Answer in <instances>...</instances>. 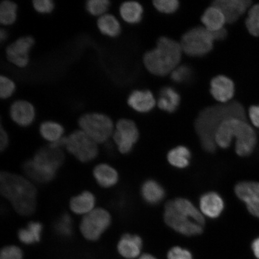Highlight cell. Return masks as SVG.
Listing matches in <instances>:
<instances>
[{
	"label": "cell",
	"mask_w": 259,
	"mask_h": 259,
	"mask_svg": "<svg viewBox=\"0 0 259 259\" xmlns=\"http://www.w3.org/2000/svg\"><path fill=\"white\" fill-rule=\"evenodd\" d=\"M213 41L212 32L199 26L185 32L181 38L180 45L187 56L202 57L212 50Z\"/></svg>",
	"instance_id": "8"
},
{
	"label": "cell",
	"mask_w": 259,
	"mask_h": 259,
	"mask_svg": "<svg viewBox=\"0 0 259 259\" xmlns=\"http://www.w3.org/2000/svg\"><path fill=\"white\" fill-rule=\"evenodd\" d=\"M32 6L38 14H49L54 11L55 4L52 0H34Z\"/></svg>",
	"instance_id": "38"
},
{
	"label": "cell",
	"mask_w": 259,
	"mask_h": 259,
	"mask_svg": "<svg viewBox=\"0 0 259 259\" xmlns=\"http://www.w3.org/2000/svg\"><path fill=\"white\" fill-rule=\"evenodd\" d=\"M16 90V85L14 80L8 76H0V97L3 100H6L14 95Z\"/></svg>",
	"instance_id": "36"
},
{
	"label": "cell",
	"mask_w": 259,
	"mask_h": 259,
	"mask_svg": "<svg viewBox=\"0 0 259 259\" xmlns=\"http://www.w3.org/2000/svg\"><path fill=\"white\" fill-rule=\"evenodd\" d=\"M119 12L123 21L128 24L134 25L139 24L142 21L144 8L137 2H125L121 5Z\"/></svg>",
	"instance_id": "25"
},
{
	"label": "cell",
	"mask_w": 259,
	"mask_h": 259,
	"mask_svg": "<svg viewBox=\"0 0 259 259\" xmlns=\"http://www.w3.org/2000/svg\"><path fill=\"white\" fill-rule=\"evenodd\" d=\"M112 218L109 210L98 207L82 217L79 223L81 235L87 241H98L112 225Z\"/></svg>",
	"instance_id": "10"
},
{
	"label": "cell",
	"mask_w": 259,
	"mask_h": 259,
	"mask_svg": "<svg viewBox=\"0 0 259 259\" xmlns=\"http://www.w3.org/2000/svg\"><path fill=\"white\" fill-rule=\"evenodd\" d=\"M96 203L95 194L90 191L85 190L71 197L69 208L74 214L83 217L97 208Z\"/></svg>",
	"instance_id": "19"
},
{
	"label": "cell",
	"mask_w": 259,
	"mask_h": 259,
	"mask_svg": "<svg viewBox=\"0 0 259 259\" xmlns=\"http://www.w3.org/2000/svg\"><path fill=\"white\" fill-rule=\"evenodd\" d=\"M235 193L245 204L248 212L259 218V183L242 181L235 186Z\"/></svg>",
	"instance_id": "13"
},
{
	"label": "cell",
	"mask_w": 259,
	"mask_h": 259,
	"mask_svg": "<svg viewBox=\"0 0 259 259\" xmlns=\"http://www.w3.org/2000/svg\"><path fill=\"white\" fill-rule=\"evenodd\" d=\"M181 103V96L172 87H164L160 90L157 105L162 111L172 113L177 111Z\"/></svg>",
	"instance_id": "23"
},
{
	"label": "cell",
	"mask_w": 259,
	"mask_h": 259,
	"mask_svg": "<svg viewBox=\"0 0 259 259\" xmlns=\"http://www.w3.org/2000/svg\"><path fill=\"white\" fill-rule=\"evenodd\" d=\"M128 105L136 112L146 113L150 112L156 105L153 94L151 91L135 90L127 99Z\"/></svg>",
	"instance_id": "20"
},
{
	"label": "cell",
	"mask_w": 259,
	"mask_h": 259,
	"mask_svg": "<svg viewBox=\"0 0 259 259\" xmlns=\"http://www.w3.org/2000/svg\"><path fill=\"white\" fill-rule=\"evenodd\" d=\"M192 159V153L186 146L179 145L168 152L167 160L171 166L177 169H186Z\"/></svg>",
	"instance_id": "26"
},
{
	"label": "cell",
	"mask_w": 259,
	"mask_h": 259,
	"mask_svg": "<svg viewBox=\"0 0 259 259\" xmlns=\"http://www.w3.org/2000/svg\"><path fill=\"white\" fill-rule=\"evenodd\" d=\"M163 219L170 228L186 236L202 234L205 228V218L199 209L190 200L183 197H178L166 203Z\"/></svg>",
	"instance_id": "3"
},
{
	"label": "cell",
	"mask_w": 259,
	"mask_h": 259,
	"mask_svg": "<svg viewBox=\"0 0 259 259\" xmlns=\"http://www.w3.org/2000/svg\"><path fill=\"white\" fill-rule=\"evenodd\" d=\"M54 230L58 235L69 238L73 232V220L69 213H64L54 222Z\"/></svg>",
	"instance_id": "31"
},
{
	"label": "cell",
	"mask_w": 259,
	"mask_h": 259,
	"mask_svg": "<svg viewBox=\"0 0 259 259\" xmlns=\"http://www.w3.org/2000/svg\"><path fill=\"white\" fill-rule=\"evenodd\" d=\"M0 192L19 215L31 216L36 210L37 188L28 178L9 171H2Z\"/></svg>",
	"instance_id": "2"
},
{
	"label": "cell",
	"mask_w": 259,
	"mask_h": 259,
	"mask_svg": "<svg viewBox=\"0 0 259 259\" xmlns=\"http://www.w3.org/2000/svg\"><path fill=\"white\" fill-rule=\"evenodd\" d=\"M80 131L98 144H106L112 137L115 125L112 119L104 113L90 112L78 119Z\"/></svg>",
	"instance_id": "7"
},
{
	"label": "cell",
	"mask_w": 259,
	"mask_h": 259,
	"mask_svg": "<svg viewBox=\"0 0 259 259\" xmlns=\"http://www.w3.org/2000/svg\"><path fill=\"white\" fill-rule=\"evenodd\" d=\"M251 3L250 0H217L212 5L221 10L226 23L234 24L251 8Z\"/></svg>",
	"instance_id": "15"
},
{
	"label": "cell",
	"mask_w": 259,
	"mask_h": 259,
	"mask_svg": "<svg viewBox=\"0 0 259 259\" xmlns=\"http://www.w3.org/2000/svg\"><path fill=\"white\" fill-rule=\"evenodd\" d=\"M235 92L234 82L228 76L219 75L210 81V93L213 99L225 104L231 102Z\"/></svg>",
	"instance_id": "16"
},
{
	"label": "cell",
	"mask_w": 259,
	"mask_h": 259,
	"mask_svg": "<svg viewBox=\"0 0 259 259\" xmlns=\"http://www.w3.org/2000/svg\"><path fill=\"white\" fill-rule=\"evenodd\" d=\"M93 177L97 185L105 189H111L119 182V175L112 165L100 163L93 168Z\"/></svg>",
	"instance_id": "18"
},
{
	"label": "cell",
	"mask_w": 259,
	"mask_h": 259,
	"mask_svg": "<svg viewBox=\"0 0 259 259\" xmlns=\"http://www.w3.org/2000/svg\"><path fill=\"white\" fill-rule=\"evenodd\" d=\"M38 132L41 137L47 141L49 145L56 143L65 137L63 126L54 121L48 120L41 122Z\"/></svg>",
	"instance_id": "28"
},
{
	"label": "cell",
	"mask_w": 259,
	"mask_h": 259,
	"mask_svg": "<svg viewBox=\"0 0 259 259\" xmlns=\"http://www.w3.org/2000/svg\"><path fill=\"white\" fill-rule=\"evenodd\" d=\"M8 37V33L5 29H1L0 30V40L2 42L5 41L6 39H7Z\"/></svg>",
	"instance_id": "44"
},
{
	"label": "cell",
	"mask_w": 259,
	"mask_h": 259,
	"mask_svg": "<svg viewBox=\"0 0 259 259\" xmlns=\"http://www.w3.org/2000/svg\"><path fill=\"white\" fill-rule=\"evenodd\" d=\"M24 254L18 246L10 245L2 248L0 259H23Z\"/></svg>",
	"instance_id": "37"
},
{
	"label": "cell",
	"mask_w": 259,
	"mask_h": 259,
	"mask_svg": "<svg viewBox=\"0 0 259 259\" xmlns=\"http://www.w3.org/2000/svg\"><path fill=\"white\" fill-rule=\"evenodd\" d=\"M153 6L157 11L164 14H172L178 11L180 3L177 0H155Z\"/></svg>",
	"instance_id": "35"
},
{
	"label": "cell",
	"mask_w": 259,
	"mask_h": 259,
	"mask_svg": "<svg viewBox=\"0 0 259 259\" xmlns=\"http://www.w3.org/2000/svg\"><path fill=\"white\" fill-rule=\"evenodd\" d=\"M192 69L186 65L179 66L170 73L171 80L178 83H187L192 78Z\"/></svg>",
	"instance_id": "34"
},
{
	"label": "cell",
	"mask_w": 259,
	"mask_h": 259,
	"mask_svg": "<svg viewBox=\"0 0 259 259\" xmlns=\"http://www.w3.org/2000/svg\"><path fill=\"white\" fill-rule=\"evenodd\" d=\"M18 5L11 0H4L0 4V23L9 26L17 19Z\"/></svg>",
	"instance_id": "30"
},
{
	"label": "cell",
	"mask_w": 259,
	"mask_h": 259,
	"mask_svg": "<svg viewBox=\"0 0 259 259\" xmlns=\"http://www.w3.org/2000/svg\"><path fill=\"white\" fill-rule=\"evenodd\" d=\"M248 115L252 125L259 128V105H253L248 110Z\"/></svg>",
	"instance_id": "40"
},
{
	"label": "cell",
	"mask_w": 259,
	"mask_h": 259,
	"mask_svg": "<svg viewBox=\"0 0 259 259\" xmlns=\"http://www.w3.org/2000/svg\"><path fill=\"white\" fill-rule=\"evenodd\" d=\"M229 118L246 121L247 115L241 103L230 102L225 104L206 107L200 111L194 121V129L204 150L209 153L215 151L214 137L217 130L223 121Z\"/></svg>",
	"instance_id": "1"
},
{
	"label": "cell",
	"mask_w": 259,
	"mask_h": 259,
	"mask_svg": "<svg viewBox=\"0 0 259 259\" xmlns=\"http://www.w3.org/2000/svg\"><path fill=\"white\" fill-rule=\"evenodd\" d=\"M183 53L180 43L169 37H161L156 47L145 54L144 64L154 75L165 76L179 66Z\"/></svg>",
	"instance_id": "6"
},
{
	"label": "cell",
	"mask_w": 259,
	"mask_h": 259,
	"mask_svg": "<svg viewBox=\"0 0 259 259\" xmlns=\"http://www.w3.org/2000/svg\"><path fill=\"white\" fill-rule=\"evenodd\" d=\"M201 22L203 27L210 32H214L224 28L226 23L225 16L219 8L211 5L204 12Z\"/></svg>",
	"instance_id": "24"
},
{
	"label": "cell",
	"mask_w": 259,
	"mask_h": 259,
	"mask_svg": "<svg viewBox=\"0 0 259 259\" xmlns=\"http://www.w3.org/2000/svg\"><path fill=\"white\" fill-rule=\"evenodd\" d=\"M167 259H193V255L189 250L180 246H176L167 252Z\"/></svg>",
	"instance_id": "39"
},
{
	"label": "cell",
	"mask_w": 259,
	"mask_h": 259,
	"mask_svg": "<svg viewBox=\"0 0 259 259\" xmlns=\"http://www.w3.org/2000/svg\"><path fill=\"white\" fill-rule=\"evenodd\" d=\"M111 6L109 0H89L85 4L87 11L94 16H101L106 14Z\"/></svg>",
	"instance_id": "33"
},
{
	"label": "cell",
	"mask_w": 259,
	"mask_h": 259,
	"mask_svg": "<svg viewBox=\"0 0 259 259\" xmlns=\"http://www.w3.org/2000/svg\"><path fill=\"white\" fill-rule=\"evenodd\" d=\"M211 32L214 41H222L225 40L227 35H228V31H227L225 28L222 29V30Z\"/></svg>",
	"instance_id": "42"
},
{
	"label": "cell",
	"mask_w": 259,
	"mask_h": 259,
	"mask_svg": "<svg viewBox=\"0 0 259 259\" xmlns=\"http://www.w3.org/2000/svg\"><path fill=\"white\" fill-rule=\"evenodd\" d=\"M44 225L38 221H31L28 223L25 228L19 230L18 237L22 244L32 245L40 242Z\"/></svg>",
	"instance_id": "27"
},
{
	"label": "cell",
	"mask_w": 259,
	"mask_h": 259,
	"mask_svg": "<svg viewBox=\"0 0 259 259\" xmlns=\"http://www.w3.org/2000/svg\"><path fill=\"white\" fill-rule=\"evenodd\" d=\"M235 138V151L239 156L247 157L252 154L257 144L254 129L245 120L229 118L222 123L217 130L215 142L217 147L227 149Z\"/></svg>",
	"instance_id": "4"
},
{
	"label": "cell",
	"mask_w": 259,
	"mask_h": 259,
	"mask_svg": "<svg viewBox=\"0 0 259 259\" xmlns=\"http://www.w3.org/2000/svg\"><path fill=\"white\" fill-rule=\"evenodd\" d=\"M64 148L82 163L96 160L99 154V144L80 129L66 137Z\"/></svg>",
	"instance_id": "9"
},
{
	"label": "cell",
	"mask_w": 259,
	"mask_h": 259,
	"mask_svg": "<svg viewBox=\"0 0 259 259\" xmlns=\"http://www.w3.org/2000/svg\"><path fill=\"white\" fill-rule=\"evenodd\" d=\"M97 27L103 35L115 38L121 34V27L118 19L109 14L103 15L97 19Z\"/></svg>",
	"instance_id": "29"
},
{
	"label": "cell",
	"mask_w": 259,
	"mask_h": 259,
	"mask_svg": "<svg viewBox=\"0 0 259 259\" xmlns=\"http://www.w3.org/2000/svg\"><path fill=\"white\" fill-rule=\"evenodd\" d=\"M251 248L255 256L259 259V238L255 239L252 242Z\"/></svg>",
	"instance_id": "43"
},
{
	"label": "cell",
	"mask_w": 259,
	"mask_h": 259,
	"mask_svg": "<svg viewBox=\"0 0 259 259\" xmlns=\"http://www.w3.org/2000/svg\"><path fill=\"white\" fill-rule=\"evenodd\" d=\"M9 141V134L1 124V126H0V150L2 152L5 151L8 148Z\"/></svg>",
	"instance_id": "41"
},
{
	"label": "cell",
	"mask_w": 259,
	"mask_h": 259,
	"mask_svg": "<svg viewBox=\"0 0 259 259\" xmlns=\"http://www.w3.org/2000/svg\"><path fill=\"white\" fill-rule=\"evenodd\" d=\"M138 259H157L154 255L150 254H144L141 255Z\"/></svg>",
	"instance_id": "45"
},
{
	"label": "cell",
	"mask_w": 259,
	"mask_h": 259,
	"mask_svg": "<svg viewBox=\"0 0 259 259\" xmlns=\"http://www.w3.org/2000/svg\"><path fill=\"white\" fill-rule=\"evenodd\" d=\"M64 161L65 154L62 148L48 145L39 149L33 157L25 161L22 169L26 177L32 183L47 184L56 178Z\"/></svg>",
	"instance_id": "5"
},
{
	"label": "cell",
	"mask_w": 259,
	"mask_h": 259,
	"mask_svg": "<svg viewBox=\"0 0 259 259\" xmlns=\"http://www.w3.org/2000/svg\"><path fill=\"white\" fill-rule=\"evenodd\" d=\"M225 203L220 194L209 192L202 194L199 199V210L204 217L215 219L224 211Z\"/></svg>",
	"instance_id": "17"
},
{
	"label": "cell",
	"mask_w": 259,
	"mask_h": 259,
	"mask_svg": "<svg viewBox=\"0 0 259 259\" xmlns=\"http://www.w3.org/2000/svg\"><path fill=\"white\" fill-rule=\"evenodd\" d=\"M245 26L250 34L259 37V3L249 9Z\"/></svg>",
	"instance_id": "32"
},
{
	"label": "cell",
	"mask_w": 259,
	"mask_h": 259,
	"mask_svg": "<svg viewBox=\"0 0 259 259\" xmlns=\"http://www.w3.org/2000/svg\"><path fill=\"white\" fill-rule=\"evenodd\" d=\"M112 138L119 153L128 154L131 153L139 140L138 126L132 119H119L116 123Z\"/></svg>",
	"instance_id": "11"
},
{
	"label": "cell",
	"mask_w": 259,
	"mask_h": 259,
	"mask_svg": "<svg viewBox=\"0 0 259 259\" xmlns=\"http://www.w3.org/2000/svg\"><path fill=\"white\" fill-rule=\"evenodd\" d=\"M35 44L30 35L19 37L6 49V55L10 63L15 66L24 68L30 62V53Z\"/></svg>",
	"instance_id": "12"
},
{
	"label": "cell",
	"mask_w": 259,
	"mask_h": 259,
	"mask_svg": "<svg viewBox=\"0 0 259 259\" xmlns=\"http://www.w3.org/2000/svg\"><path fill=\"white\" fill-rule=\"evenodd\" d=\"M142 247L143 240L141 236L131 234L123 235L117 244L118 253L127 259H134L139 256Z\"/></svg>",
	"instance_id": "21"
},
{
	"label": "cell",
	"mask_w": 259,
	"mask_h": 259,
	"mask_svg": "<svg viewBox=\"0 0 259 259\" xmlns=\"http://www.w3.org/2000/svg\"><path fill=\"white\" fill-rule=\"evenodd\" d=\"M142 199L151 205H155L162 202L166 194L164 187L154 180H147L141 188Z\"/></svg>",
	"instance_id": "22"
},
{
	"label": "cell",
	"mask_w": 259,
	"mask_h": 259,
	"mask_svg": "<svg viewBox=\"0 0 259 259\" xmlns=\"http://www.w3.org/2000/svg\"><path fill=\"white\" fill-rule=\"evenodd\" d=\"M9 115L15 124L21 127H28L35 120V109L30 102L18 100L10 107Z\"/></svg>",
	"instance_id": "14"
}]
</instances>
